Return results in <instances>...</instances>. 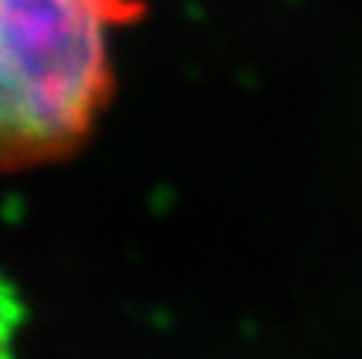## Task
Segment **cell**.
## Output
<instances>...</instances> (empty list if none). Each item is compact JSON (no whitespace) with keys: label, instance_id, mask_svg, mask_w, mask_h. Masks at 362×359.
I'll list each match as a JSON object with an SVG mask.
<instances>
[{"label":"cell","instance_id":"6da1fadb","mask_svg":"<svg viewBox=\"0 0 362 359\" xmlns=\"http://www.w3.org/2000/svg\"><path fill=\"white\" fill-rule=\"evenodd\" d=\"M137 0H0V169L74 156L115 93L112 38Z\"/></svg>","mask_w":362,"mask_h":359},{"label":"cell","instance_id":"7a4b0ae2","mask_svg":"<svg viewBox=\"0 0 362 359\" xmlns=\"http://www.w3.org/2000/svg\"><path fill=\"white\" fill-rule=\"evenodd\" d=\"M23 324V309H19L16 293L0 277V359H16V337Z\"/></svg>","mask_w":362,"mask_h":359}]
</instances>
